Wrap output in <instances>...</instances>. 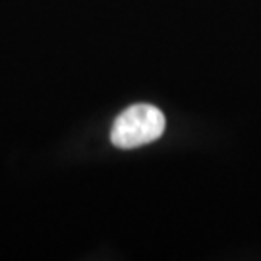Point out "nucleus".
<instances>
[{
	"mask_svg": "<svg viewBox=\"0 0 261 261\" xmlns=\"http://www.w3.org/2000/svg\"><path fill=\"white\" fill-rule=\"evenodd\" d=\"M165 114L153 105H132L118 114L111 128V141L118 149H136L159 140L165 132Z\"/></svg>",
	"mask_w": 261,
	"mask_h": 261,
	"instance_id": "1",
	"label": "nucleus"
}]
</instances>
